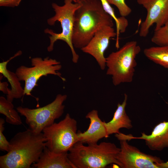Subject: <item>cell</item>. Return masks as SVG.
<instances>
[{
  "label": "cell",
  "mask_w": 168,
  "mask_h": 168,
  "mask_svg": "<svg viewBox=\"0 0 168 168\" xmlns=\"http://www.w3.org/2000/svg\"><path fill=\"white\" fill-rule=\"evenodd\" d=\"M74 14L72 37L73 47L85 46L101 27H113L112 17L104 10L100 0H81Z\"/></svg>",
  "instance_id": "6da1fadb"
},
{
  "label": "cell",
  "mask_w": 168,
  "mask_h": 168,
  "mask_svg": "<svg viewBox=\"0 0 168 168\" xmlns=\"http://www.w3.org/2000/svg\"><path fill=\"white\" fill-rule=\"evenodd\" d=\"M43 133L29 128L16 134L10 140L6 154L0 156V168H30L38 160L45 147Z\"/></svg>",
  "instance_id": "7a4b0ae2"
},
{
  "label": "cell",
  "mask_w": 168,
  "mask_h": 168,
  "mask_svg": "<svg viewBox=\"0 0 168 168\" xmlns=\"http://www.w3.org/2000/svg\"><path fill=\"white\" fill-rule=\"evenodd\" d=\"M75 143L68 152V157L73 168H104L114 164L120 168L117 159L120 150L114 143L103 142L84 145Z\"/></svg>",
  "instance_id": "3957f363"
},
{
  "label": "cell",
  "mask_w": 168,
  "mask_h": 168,
  "mask_svg": "<svg viewBox=\"0 0 168 168\" xmlns=\"http://www.w3.org/2000/svg\"><path fill=\"white\" fill-rule=\"evenodd\" d=\"M141 50L136 41H128L106 58V74L112 77L114 86L132 82L137 65L136 58Z\"/></svg>",
  "instance_id": "277c9868"
},
{
  "label": "cell",
  "mask_w": 168,
  "mask_h": 168,
  "mask_svg": "<svg viewBox=\"0 0 168 168\" xmlns=\"http://www.w3.org/2000/svg\"><path fill=\"white\" fill-rule=\"evenodd\" d=\"M72 0H64V4L62 6L58 5L55 3L52 6L55 12V15L47 20L48 24L50 26L54 25L56 21L60 22L62 31L61 33H57L52 30L47 28L44 32L50 35V44L47 48V50L50 52L54 49L55 42L58 40L65 42L69 47L72 54V61L74 63H77L79 55L76 52L72 42L74 14L76 10L81 6V3H73Z\"/></svg>",
  "instance_id": "5b68a950"
},
{
  "label": "cell",
  "mask_w": 168,
  "mask_h": 168,
  "mask_svg": "<svg viewBox=\"0 0 168 168\" xmlns=\"http://www.w3.org/2000/svg\"><path fill=\"white\" fill-rule=\"evenodd\" d=\"M77 130L76 120L67 114L58 123L54 122L43 130L45 147L55 153L68 152L78 142Z\"/></svg>",
  "instance_id": "8992f818"
},
{
  "label": "cell",
  "mask_w": 168,
  "mask_h": 168,
  "mask_svg": "<svg viewBox=\"0 0 168 168\" xmlns=\"http://www.w3.org/2000/svg\"><path fill=\"white\" fill-rule=\"evenodd\" d=\"M67 98L66 94H58L52 102L44 106L31 109L19 106L16 110L26 118L29 129L34 133L39 134L62 116L65 108L63 103Z\"/></svg>",
  "instance_id": "52a82bcc"
},
{
  "label": "cell",
  "mask_w": 168,
  "mask_h": 168,
  "mask_svg": "<svg viewBox=\"0 0 168 168\" xmlns=\"http://www.w3.org/2000/svg\"><path fill=\"white\" fill-rule=\"evenodd\" d=\"M30 67L24 65L20 66L16 70V73L20 81L25 82L24 95L31 96V92L37 86V82L41 77L51 74L59 77L63 81L66 79L62 76L58 71L62 66L60 62L47 57L44 59L36 57L31 59Z\"/></svg>",
  "instance_id": "ba28073f"
},
{
  "label": "cell",
  "mask_w": 168,
  "mask_h": 168,
  "mask_svg": "<svg viewBox=\"0 0 168 168\" xmlns=\"http://www.w3.org/2000/svg\"><path fill=\"white\" fill-rule=\"evenodd\" d=\"M120 150L117 159L121 168H158L157 164L163 161L159 157L146 154L129 144L125 140H120Z\"/></svg>",
  "instance_id": "9c48e42d"
},
{
  "label": "cell",
  "mask_w": 168,
  "mask_h": 168,
  "mask_svg": "<svg viewBox=\"0 0 168 168\" xmlns=\"http://www.w3.org/2000/svg\"><path fill=\"white\" fill-rule=\"evenodd\" d=\"M139 5L146 10L147 16L141 23L139 35L145 37L150 27L155 24L154 30L163 26L168 21V0H137Z\"/></svg>",
  "instance_id": "30bf717a"
},
{
  "label": "cell",
  "mask_w": 168,
  "mask_h": 168,
  "mask_svg": "<svg viewBox=\"0 0 168 168\" xmlns=\"http://www.w3.org/2000/svg\"><path fill=\"white\" fill-rule=\"evenodd\" d=\"M116 36V33L113 27L102 26L96 32L89 43L81 49L92 56L100 68L104 70L106 67L105 52L109 46L110 40Z\"/></svg>",
  "instance_id": "8fae6325"
},
{
  "label": "cell",
  "mask_w": 168,
  "mask_h": 168,
  "mask_svg": "<svg viewBox=\"0 0 168 168\" xmlns=\"http://www.w3.org/2000/svg\"><path fill=\"white\" fill-rule=\"evenodd\" d=\"M141 134V137H137L121 133L118 138L120 140L128 141L133 139L144 140L146 145L152 151H161L168 148V121H164L156 125L150 135H147L144 132Z\"/></svg>",
  "instance_id": "7c38bea8"
},
{
  "label": "cell",
  "mask_w": 168,
  "mask_h": 168,
  "mask_svg": "<svg viewBox=\"0 0 168 168\" xmlns=\"http://www.w3.org/2000/svg\"><path fill=\"white\" fill-rule=\"evenodd\" d=\"M86 118L89 119L90 123L87 130L82 132L78 131L77 132L78 142L88 145L97 143L101 139L107 138L108 135L105 127L102 121L100 118L98 111L93 110L89 112L86 116Z\"/></svg>",
  "instance_id": "4fadbf2b"
},
{
  "label": "cell",
  "mask_w": 168,
  "mask_h": 168,
  "mask_svg": "<svg viewBox=\"0 0 168 168\" xmlns=\"http://www.w3.org/2000/svg\"><path fill=\"white\" fill-rule=\"evenodd\" d=\"M124 99L121 104L118 103L112 119L106 123L104 121V124L106 129L107 134L109 136L113 134L118 133L121 128L128 129H131L133 126L132 121L127 114L125 108L127 104L128 95L125 94Z\"/></svg>",
  "instance_id": "5bb4252c"
},
{
  "label": "cell",
  "mask_w": 168,
  "mask_h": 168,
  "mask_svg": "<svg viewBox=\"0 0 168 168\" xmlns=\"http://www.w3.org/2000/svg\"><path fill=\"white\" fill-rule=\"evenodd\" d=\"M68 152L57 153L45 147L34 168H73L68 157Z\"/></svg>",
  "instance_id": "9a60e30c"
},
{
  "label": "cell",
  "mask_w": 168,
  "mask_h": 168,
  "mask_svg": "<svg viewBox=\"0 0 168 168\" xmlns=\"http://www.w3.org/2000/svg\"><path fill=\"white\" fill-rule=\"evenodd\" d=\"M21 54L22 51L19 50L8 60L0 63V74L7 78L11 87L10 92L7 95V99L12 102L14 99L20 98L24 95V89L16 73L7 69V65L10 60Z\"/></svg>",
  "instance_id": "2e32d148"
},
{
  "label": "cell",
  "mask_w": 168,
  "mask_h": 168,
  "mask_svg": "<svg viewBox=\"0 0 168 168\" xmlns=\"http://www.w3.org/2000/svg\"><path fill=\"white\" fill-rule=\"evenodd\" d=\"M143 54L149 59L168 69V46H157L145 49Z\"/></svg>",
  "instance_id": "e0dca14e"
},
{
  "label": "cell",
  "mask_w": 168,
  "mask_h": 168,
  "mask_svg": "<svg viewBox=\"0 0 168 168\" xmlns=\"http://www.w3.org/2000/svg\"><path fill=\"white\" fill-rule=\"evenodd\" d=\"M18 113L14 109L12 102L3 96L0 97V113L5 116L7 123L15 125H21L22 121Z\"/></svg>",
  "instance_id": "ac0fdd59"
},
{
  "label": "cell",
  "mask_w": 168,
  "mask_h": 168,
  "mask_svg": "<svg viewBox=\"0 0 168 168\" xmlns=\"http://www.w3.org/2000/svg\"><path fill=\"white\" fill-rule=\"evenodd\" d=\"M105 11L111 16L115 21L116 27V40L115 46L117 49L119 48V37L120 33L124 32L128 26V22L125 17H117L114 9L110 6L107 0H100Z\"/></svg>",
  "instance_id": "d6986e66"
},
{
  "label": "cell",
  "mask_w": 168,
  "mask_h": 168,
  "mask_svg": "<svg viewBox=\"0 0 168 168\" xmlns=\"http://www.w3.org/2000/svg\"><path fill=\"white\" fill-rule=\"evenodd\" d=\"M151 41L157 46H168V21L159 29L154 30Z\"/></svg>",
  "instance_id": "ffe728a7"
},
{
  "label": "cell",
  "mask_w": 168,
  "mask_h": 168,
  "mask_svg": "<svg viewBox=\"0 0 168 168\" xmlns=\"http://www.w3.org/2000/svg\"><path fill=\"white\" fill-rule=\"evenodd\" d=\"M110 4L115 5L118 8L121 16L125 17L132 12V9L125 2V0H107Z\"/></svg>",
  "instance_id": "44dd1931"
},
{
  "label": "cell",
  "mask_w": 168,
  "mask_h": 168,
  "mask_svg": "<svg viewBox=\"0 0 168 168\" xmlns=\"http://www.w3.org/2000/svg\"><path fill=\"white\" fill-rule=\"evenodd\" d=\"M5 120L2 118H0V150L7 152L10 144L3 133L4 130Z\"/></svg>",
  "instance_id": "7402d4cb"
},
{
  "label": "cell",
  "mask_w": 168,
  "mask_h": 168,
  "mask_svg": "<svg viewBox=\"0 0 168 168\" xmlns=\"http://www.w3.org/2000/svg\"><path fill=\"white\" fill-rule=\"evenodd\" d=\"M21 0H0V6L14 7L18 6Z\"/></svg>",
  "instance_id": "603a6c76"
},
{
  "label": "cell",
  "mask_w": 168,
  "mask_h": 168,
  "mask_svg": "<svg viewBox=\"0 0 168 168\" xmlns=\"http://www.w3.org/2000/svg\"><path fill=\"white\" fill-rule=\"evenodd\" d=\"M8 83L6 82H2L1 81L0 82V90L7 95L10 92L11 90L8 88Z\"/></svg>",
  "instance_id": "cb8c5ba5"
},
{
  "label": "cell",
  "mask_w": 168,
  "mask_h": 168,
  "mask_svg": "<svg viewBox=\"0 0 168 168\" xmlns=\"http://www.w3.org/2000/svg\"><path fill=\"white\" fill-rule=\"evenodd\" d=\"M157 166L158 168H168V161L158 163Z\"/></svg>",
  "instance_id": "d4e9b609"
},
{
  "label": "cell",
  "mask_w": 168,
  "mask_h": 168,
  "mask_svg": "<svg viewBox=\"0 0 168 168\" xmlns=\"http://www.w3.org/2000/svg\"><path fill=\"white\" fill-rule=\"evenodd\" d=\"M75 3L79 2L81 0H72Z\"/></svg>",
  "instance_id": "484cf974"
}]
</instances>
